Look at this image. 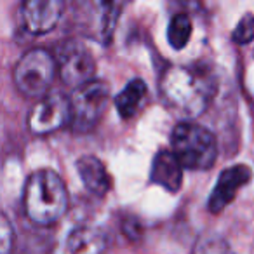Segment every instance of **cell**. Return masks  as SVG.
I'll list each match as a JSON object with an SVG mask.
<instances>
[{
	"label": "cell",
	"mask_w": 254,
	"mask_h": 254,
	"mask_svg": "<svg viewBox=\"0 0 254 254\" xmlns=\"http://www.w3.org/2000/svg\"><path fill=\"white\" fill-rule=\"evenodd\" d=\"M251 180V169L247 166H232L225 169L218 178L214 190H212L211 197L207 200V207L211 212L218 214L221 212L226 205L233 202L237 197L239 190L246 187Z\"/></svg>",
	"instance_id": "cell-9"
},
{
	"label": "cell",
	"mask_w": 254,
	"mask_h": 254,
	"mask_svg": "<svg viewBox=\"0 0 254 254\" xmlns=\"http://www.w3.org/2000/svg\"><path fill=\"white\" fill-rule=\"evenodd\" d=\"M110 99L103 80H91L73 89L70 96V127L75 132H89L101 120Z\"/></svg>",
	"instance_id": "cell-5"
},
{
	"label": "cell",
	"mask_w": 254,
	"mask_h": 254,
	"mask_svg": "<svg viewBox=\"0 0 254 254\" xmlns=\"http://www.w3.org/2000/svg\"><path fill=\"white\" fill-rule=\"evenodd\" d=\"M152 183L166 188L169 191H178L183 183V166L176 159L173 150H160L152 162L150 171Z\"/></svg>",
	"instance_id": "cell-11"
},
{
	"label": "cell",
	"mask_w": 254,
	"mask_h": 254,
	"mask_svg": "<svg viewBox=\"0 0 254 254\" xmlns=\"http://www.w3.org/2000/svg\"><path fill=\"white\" fill-rule=\"evenodd\" d=\"M64 4L61 0H30L21 9V18L26 30L33 35L47 33L58 25Z\"/></svg>",
	"instance_id": "cell-8"
},
{
	"label": "cell",
	"mask_w": 254,
	"mask_h": 254,
	"mask_svg": "<svg viewBox=\"0 0 254 254\" xmlns=\"http://www.w3.org/2000/svg\"><path fill=\"white\" fill-rule=\"evenodd\" d=\"M214 78L198 66H169L162 73L159 91L164 103L187 119L198 117L214 94Z\"/></svg>",
	"instance_id": "cell-1"
},
{
	"label": "cell",
	"mask_w": 254,
	"mask_h": 254,
	"mask_svg": "<svg viewBox=\"0 0 254 254\" xmlns=\"http://www.w3.org/2000/svg\"><path fill=\"white\" fill-rule=\"evenodd\" d=\"M191 37V19L185 12H178L171 18L167 28V40L173 49H183Z\"/></svg>",
	"instance_id": "cell-14"
},
{
	"label": "cell",
	"mask_w": 254,
	"mask_h": 254,
	"mask_svg": "<svg viewBox=\"0 0 254 254\" xmlns=\"http://www.w3.org/2000/svg\"><path fill=\"white\" fill-rule=\"evenodd\" d=\"M56 60L46 49H30L16 63L12 78L18 91L26 98L42 99L49 94L51 84L56 75Z\"/></svg>",
	"instance_id": "cell-4"
},
{
	"label": "cell",
	"mask_w": 254,
	"mask_h": 254,
	"mask_svg": "<svg viewBox=\"0 0 254 254\" xmlns=\"http://www.w3.org/2000/svg\"><path fill=\"white\" fill-rule=\"evenodd\" d=\"M2 254H9L11 251V242L14 239V230L11 226V221L7 219V216L2 218Z\"/></svg>",
	"instance_id": "cell-17"
},
{
	"label": "cell",
	"mask_w": 254,
	"mask_h": 254,
	"mask_svg": "<svg viewBox=\"0 0 254 254\" xmlns=\"http://www.w3.org/2000/svg\"><path fill=\"white\" fill-rule=\"evenodd\" d=\"M191 254H233L230 244L216 233H204L193 244Z\"/></svg>",
	"instance_id": "cell-15"
},
{
	"label": "cell",
	"mask_w": 254,
	"mask_h": 254,
	"mask_svg": "<svg viewBox=\"0 0 254 254\" xmlns=\"http://www.w3.org/2000/svg\"><path fill=\"white\" fill-rule=\"evenodd\" d=\"M70 124V98L63 92H49L33 105L28 127L33 134H49Z\"/></svg>",
	"instance_id": "cell-7"
},
{
	"label": "cell",
	"mask_w": 254,
	"mask_h": 254,
	"mask_svg": "<svg viewBox=\"0 0 254 254\" xmlns=\"http://www.w3.org/2000/svg\"><path fill=\"white\" fill-rule=\"evenodd\" d=\"M56 66L61 80L73 89L94 80L96 63L84 42L64 40L56 51Z\"/></svg>",
	"instance_id": "cell-6"
},
{
	"label": "cell",
	"mask_w": 254,
	"mask_h": 254,
	"mask_svg": "<svg viewBox=\"0 0 254 254\" xmlns=\"http://www.w3.org/2000/svg\"><path fill=\"white\" fill-rule=\"evenodd\" d=\"M171 146L183 169L205 171L212 167L218 157L216 136L204 126H198L191 120H181L174 127Z\"/></svg>",
	"instance_id": "cell-3"
},
{
	"label": "cell",
	"mask_w": 254,
	"mask_h": 254,
	"mask_svg": "<svg viewBox=\"0 0 254 254\" xmlns=\"http://www.w3.org/2000/svg\"><path fill=\"white\" fill-rule=\"evenodd\" d=\"M124 232L131 237V239H138L139 232H141V228H139V223L136 221V219H132V221H127V223L124 221Z\"/></svg>",
	"instance_id": "cell-18"
},
{
	"label": "cell",
	"mask_w": 254,
	"mask_h": 254,
	"mask_svg": "<svg viewBox=\"0 0 254 254\" xmlns=\"http://www.w3.org/2000/svg\"><path fill=\"white\" fill-rule=\"evenodd\" d=\"M254 39V18L251 14H246L239 23L233 32V40L237 44H249Z\"/></svg>",
	"instance_id": "cell-16"
},
{
	"label": "cell",
	"mask_w": 254,
	"mask_h": 254,
	"mask_svg": "<svg viewBox=\"0 0 254 254\" xmlns=\"http://www.w3.org/2000/svg\"><path fill=\"white\" fill-rule=\"evenodd\" d=\"M146 99V84L141 78H132L115 96V108L122 119H131L139 112Z\"/></svg>",
	"instance_id": "cell-13"
},
{
	"label": "cell",
	"mask_w": 254,
	"mask_h": 254,
	"mask_svg": "<svg viewBox=\"0 0 254 254\" xmlns=\"http://www.w3.org/2000/svg\"><path fill=\"white\" fill-rule=\"evenodd\" d=\"M108 239L99 226L92 223L77 225L66 239V247L70 254H105Z\"/></svg>",
	"instance_id": "cell-10"
},
{
	"label": "cell",
	"mask_w": 254,
	"mask_h": 254,
	"mask_svg": "<svg viewBox=\"0 0 254 254\" xmlns=\"http://www.w3.org/2000/svg\"><path fill=\"white\" fill-rule=\"evenodd\" d=\"M26 216L35 225H53L68 209V191L60 174L51 169L33 171L23 190Z\"/></svg>",
	"instance_id": "cell-2"
},
{
	"label": "cell",
	"mask_w": 254,
	"mask_h": 254,
	"mask_svg": "<svg viewBox=\"0 0 254 254\" xmlns=\"http://www.w3.org/2000/svg\"><path fill=\"white\" fill-rule=\"evenodd\" d=\"M77 173L80 176V181L84 187L91 191L92 195H103L108 193L112 188V180L108 176L105 164L94 155H84L77 160Z\"/></svg>",
	"instance_id": "cell-12"
}]
</instances>
